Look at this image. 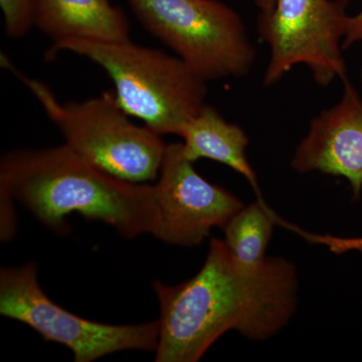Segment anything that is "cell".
Returning <instances> with one entry per match:
<instances>
[{
	"instance_id": "1",
	"label": "cell",
	"mask_w": 362,
	"mask_h": 362,
	"mask_svg": "<svg viewBox=\"0 0 362 362\" xmlns=\"http://www.w3.org/2000/svg\"><path fill=\"white\" fill-rule=\"evenodd\" d=\"M160 305L156 362H197L228 331L252 341L278 334L294 316L298 276L294 264L267 257L258 268L240 265L225 240L209 243L194 277L175 286L156 281Z\"/></svg>"
},
{
	"instance_id": "2",
	"label": "cell",
	"mask_w": 362,
	"mask_h": 362,
	"mask_svg": "<svg viewBox=\"0 0 362 362\" xmlns=\"http://www.w3.org/2000/svg\"><path fill=\"white\" fill-rule=\"evenodd\" d=\"M1 197L18 199L54 232H66V218L78 214L101 221L126 239L152 233L156 226L153 185L105 173L64 143L18 149L2 157Z\"/></svg>"
},
{
	"instance_id": "3",
	"label": "cell",
	"mask_w": 362,
	"mask_h": 362,
	"mask_svg": "<svg viewBox=\"0 0 362 362\" xmlns=\"http://www.w3.org/2000/svg\"><path fill=\"white\" fill-rule=\"evenodd\" d=\"M84 57L106 71L121 108L159 136L177 135L206 105L207 83L175 54L134 42L68 40L52 45Z\"/></svg>"
},
{
	"instance_id": "4",
	"label": "cell",
	"mask_w": 362,
	"mask_h": 362,
	"mask_svg": "<svg viewBox=\"0 0 362 362\" xmlns=\"http://www.w3.org/2000/svg\"><path fill=\"white\" fill-rule=\"evenodd\" d=\"M65 138V144L105 173L133 183L157 180L166 144L145 125H136L114 90L62 103L45 83L20 75Z\"/></svg>"
},
{
	"instance_id": "5",
	"label": "cell",
	"mask_w": 362,
	"mask_h": 362,
	"mask_svg": "<svg viewBox=\"0 0 362 362\" xmlns=\"http://www.w3.org/2000/svg\"><path fill=\"white\" fill-rule=\"evenodd\" d=\"M147 32L206 82L251 73L257 49L246 25L218 0H128Z\"/></svg>"
},
{
	"instance_id": "6",
	"label": "cell",
	"mask_w": 362,
	"mask_h": 362,
	"mask_svg": "<svg viewBox=\"0 0 362 362\" xmlns=\"http://www.w3.org/2000/svg\"><path fill=\"white\" fill-rule=\"evenodd\" d=\"M347 7L349 0H276L270 13L259 16V37L270 49L264 85L277 84L300 65L321 87L346 78Z\"/></svg>"
},
{
	"instance_id": "7",
	"label": "cell",
	"mask_w": 362,
	"mask_h": 362,
	"mask_svg": "<svg viewBox=\"0 0 362 362\" xmlns=\"http://www.w3.org/2000/svg\"><path fill=\"white\" fill-rule=\"evenodd\" d=\"M0 314L30 326L47 342L65 345L76 362L97 361L124 350L156 351L158 322L113 325L88 320L52 301L33 263L0 272Z\"/></svg>"
},
{
	"instance_id": "8",
	"label": "cell",
	"mask_w": 362,
	"mask_h": 362,
	"mask_svg": "<svg viewBox=\"0 0 362 362\" xmlns=\"http://www.w3.org/2000/svg\"><path fill=\"white\" fill-rule=\"evenodd\" d=\"M153 192L156 216L152 235L178 247L199 246L214 228H223L244 206L235 195L195 170L181 143L166 145Z\"/></svg>"
},
{
	"instance_id": "9",
	"label": "cell",
	"mask_w": 362,
	"mask_h": 362,
	"mask_svg": "<svg viewBox=\"0 0 362 362\" xmlns=\"http://www.w3.org/2000/svg\"><path fill=\"white\" fill-rule=\"evenodd\" d=\"M342 82L341 98L314 117L295 149L291 168L301 175L344 177L357 201L362 192V97L349 78Z\"/></svg>"
},
{
	"instance_id": "10",
	"label": "cell",
	"mask_w": 362,
	"mask_h": 362,
	"mask_svg": "<svg viewBox=\"0 0 362 362\" xmlns=\"http://www.w3.org/2000/svg\"><path fill=\"white\" fill-rule=\"evenodd\" d=\"M33 18L52 45L74 40H131L127 18L110 0H33Z\"/></svg>"
},
{
	"instance_id": "11",
	"label": "cell",
	"mask_w": 362,
	"mask_h": 362,
	"mask_svg": "<svg viewBox=\"0 0 362 362\" xmlns=\"http://www.w3.org/2000/svg\"><path fill=\"white\" fill-rule=\"evenodd\" d=\"M182 150L188 160L209 159L223 164L246 178L258 201L264 202L258 177L247 159L249 137L240 125L228 122L211 105H204L180 130Z\"/></svg>"
},
{
	"instance_id": "12",
	"label": "cell",
	"mask_w": 362,
	"mask_h": 362,
	"mask_svg": "<svg viewBox=\"0 0 362 362\" xmlns=\"http://www.w3.org/2000/svg\"><path fill=\"white\" fill-rule=\"evenodd\" d=\"M277 221L278 216L265 202L258 201L243 206L221 228L226 247L240 265L247 268L263 265Z\"/></svg>"
},
{
	"instance_id": "13",
	"label": "cell",
	"mask_w": 362,
	"mask_h": 362,
	"mask_svg": "<svg viewBox=\"0 0 362 362\" xmlns=\"http://www.w3.org/2000/svg\"><path fill=\"white\" fill-rule=\"evenodd\" d=\"M7 37L20 39L33 25V0H0Z\"/></svg>"
},
{
	"instance_id": "14",
	"label": "cell",
	"mask_w": 362,
	"mask_h": 362,
	"mask_svg": "<svg viewBox=\"0 0 362 362\" xmlns=\"http://www.w3.org/2000/svg\"><path fill=\"white\" fill-rule=\"evenodd\" d=\"M359 42H362V9L350 18L349 32L345 35L343 49H349Z\"/></svg>"
},
{
	"instance_id": "15",
	"label": "cell",
	"mask_w": 362,
	"mask_h": 362,
	"mask_svg": "<svg viewBox=\"0 0 362 362\" xmlns=\"http://www.w3.org/2000/svg\"><path fill=\"white\" fill-rule=\"evenodd\" d=\"M255 4L259 8V16H266V14L270 13L273 11L276 0H255Z\"/></svg>"
},
{
	"instance_id": "16",
	"label": "cell",
	"mask_w": 362,
	"mask_h": 362,
	"mask_svg": "<svg viewBox=\"0 0 362 362\" xmlns=\"http://www.w3.org/2000/svg\"><path fill=\"white\" fill-rule=\"evenodd\" d=\"M361 78H362V68H361Z\"/></svg>"
}]
</instances>
